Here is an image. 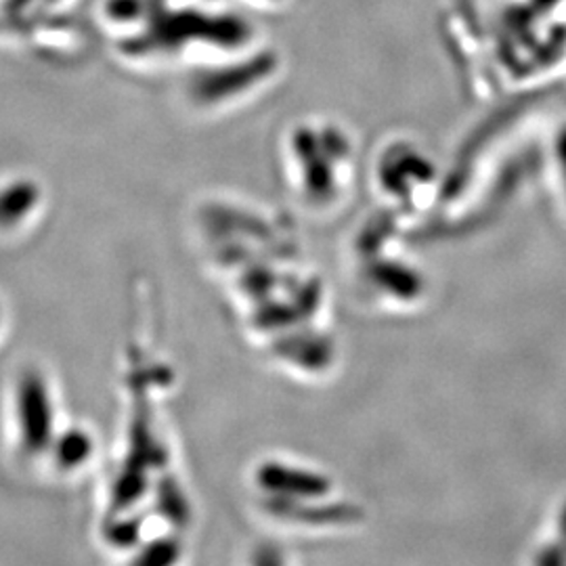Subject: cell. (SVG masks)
<instances>
[{
  "mask_svg": "<svg viewBox=\"0 0 566 566\" xmlns=\"http://www.w3.org/2000/svg\"><path fill=\"white\" fill-rule=\"evenodd\" d=\"M34 182L15 181L0 189V229L23 223L39 206Z\"/></svg>",
  "mask_w": 566,
  "mask_h": 566,
  "instance_id": "3957f363",
  "label": "cell"
},
{
  "mask_svg": "<svg viewBox=\"0 0 566 566\" xmlns=\"http://www.w3.org/2000/svg\"><path fill=\"white\" fill-rule=\"evenodd\" d=\"M51 451L55 455V462L60 464L61 470H76L81 468L93 453V443L91 437L82 430H65L61 439H53Z\"/></svg>",
  "mask_w": 566,
  "mask_h": 566,
  "instance_id": "277c9868",
  "label": "cell"
},
{
  "mask_svg": "<svg viewBox=\"0 0 566 566\" xmlns=\"http://www.w3.org/2000/svg\"><path fill=\"white\" fill-rule=\"evenodd\" d=\"M18 430L28 453L46 451L55 439V409L39 371H28L18 386Z\"/></svg>",
  "mask_w": 566,
  "mask_h": 566,
  "instance_id": "6da1fadb",
  "label": "cell"
},
{
  "mask_svg": "<svg viewBox=\"0 0 566 566\" xmlns=\"http://www.w3.org/2000/svg\"><path fill=\"white\" fill-rule=\"evenodd\" d=\"M0 322H2V317H0Z\"/></svg>",
  "mask_w": 566,
  "mask_h": 566,
  "instance_id": "5b68a950",
  "label": "cell"
},
{
  "mask_svg": "<svg viewBox=\"0 0 566 566\" xmlns=\"http://www.w3.org/2000/svg\"><path fill=\"white\" fill-rule=\"evenodd\" d=\"M313 483H319L315 474L290 464H266L259 472V485L275 493L277 502H298V497L313 493Z\"/></svg>",
  "mask_w": 566,
  "mask_h": 566,
  "instance_id": "7a4b0ae2",
  "label": "cell"
}]
</instances>
